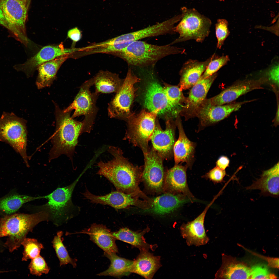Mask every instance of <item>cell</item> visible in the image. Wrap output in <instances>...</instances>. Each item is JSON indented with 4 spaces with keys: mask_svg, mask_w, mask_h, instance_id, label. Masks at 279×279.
<instances>
[{
    "mask_svg": "<svg viewBox=\"0 0 279 279\" xmlns=\"http://www.w3.org/2000/svg\"><path fill=\"white\" fill-rule=\"evenodd\" d=\"M24 247L22 260L27 261L40 255L41 250L43 248L42 244L35 239L25 238L21 243Z\"/></svg>",
    "mask_w": 279,
    "mask_h": 279,
    "instance_id": "e575fe53",
    "label": "cell"
},
{
    "mask_svg": "<svg viewBox=\"0 0 279 279\" xmlns=\"http://www.w3.org/2000/svg\"><path fill=\"white\" fill-rule=\"evenodd\" d=\"M182 17L180 22L174 28V31L179 34V37L171 43H177L191 40L202 42L209 35L211 21L195 9H181Z\"/></svg>",
    "mask_w": 279,
    "mask_h": 279,
    "instance_id": "8992f818",
    "label": "cell"
},
{
    "mask_svg": "<svg viewBox=\"0 0 279 279\" xmlns=\"http://www.w3.org/2000/svg\"><path fill=\"white\" fill-rule=\"evenodd\" d=\"M0 24L5 27L8 30L9 26L7 21L4 17L3 12L0 8Z\"/></svg>",
    "mask_w": 279,
    "mask_h": 279,
    "instance_id": "f6af8a7d",
    "label": "cell"
},
{
    "mask_svg": "<svg viewBox=\"0 0 279 279\" xmlns=\"http://www.w3.org/2000/svg\"><path fill=\"white\" fill-rule=\"evenodd\" d=\"M199 80L204 79L210 76L223 66L227 64L230 59L228 56L223 55L220 57L215 54Z\"/></svg>",
    "mask_w": 279,
    "mask_h": 279,
    "instance_id": "d590c367",
    "label": "cell"
},
{
    "mask_svg": "<svg viewBox=\"0 0 279 279\" xmlns=\"http://www.w3.org/2000/svg\"><path fill=\"white\" fill-rule=\"evenodd\" d=\"M12 271V270H0V274L6 273H8Z\"/></svg>",
    "mask_w": 279,
    "mask_h": 279,
    "instance_id": "7dc6e473",
    "label": "cell"
},
{
    "mask_svg": "<svg viewBox=\"0 0 279 279\" xmlns=\"http://www.w3.org/2000/svg\"><path fill=\"white\" fill-rule=\"evenodd\" d=\"M152 200L151 207L145 211L159 215L169 214L186 204L194 202L182 193L169 192H164L163 194L152 199Z\"/></svg>",
    "mask_w": 279,
    "mask_h": 279,
    "instance_id": "603a6c76",
    "label": "cell"
},
{
    "mask_svg": "<svg viewBox=\"0 0 279 279\" xmlns=\"http://www.w3.org/2000/svg\"><path fill=\"white\" fill-rule=\"evenodd\" d=\"M171 45H158L138 40L116 54L130 65L140 68L149 67L154 66L167 56L185 53L183 48Z\"/></svg>",
    "mask_w": 279,
    "mask_h": 279,
    "instance_id": "277c9868",
    "label": "cell"
},
{
    "mask_svg": "<svg viewBox=\"0 0 279 279\" xmlns=\"http://www.w3.org/2000/svg\"><path fill=\"white\" fill-rule=\"evenodd\" d=\"M26 121L13 112H4L0 118V141L9 144L21 157L29 166L26 152L27 130Z\"/></svg>",
    "mask_w": 279,
    "mask_h": 279,
    "instance_id": "5b68a950",
    "label": "cell"
},
{
    "mask_svg": "<svg viewBox=\"0 0 279 279\" xmlns=\"http://www.w3.org/2000/svg\"><path fill=\"white\" fill-rule=\"evenodd\" d=\"M63 234V232L62 231L57 232L52 242L53 246L59 260L60 266L70 264L73 267L75 268L76 266V261L70 257L64 245L62 237Z\"/></svg>",
    "mask_w": 279,
    "mask_h": 279,
    "instance_id": "836d02e7",
    "label": "cell"
},
{
    "mask_svg": "<svg viewBox=\"0 0 279 279\" xmlns=\"http://www.w3.org/2000/svg\"><path fill=\"white\" fill-rule=\"evenodd\" d=\"M226 174L225 170L216 166L203 176L202 177L209 179L215 183H220L223 182Z\"/></svg>",
    "mask_w": 279,
    "mask_h": 279,
    "instance_id": "60d3db41",
    "label": "cell"
},
{
    "mask_svg": "<svg viewBox=\"0 0 279 279\" xmlns=\"http://www.w3.org/2000/svg\"><path fill=\"white\" fill-rule=\"evenodd\" d=\"M268 71L266 78L269 83L276 89L279 87L278 65L272 66Z\"/></svg>",
    "mask_w": 279,
    "mask_h": 279,
    "instance_id": "b9f144b4",
    "label": "cell"
},
{
    "mask_svg": "<svg viewBox=\"0 0 279 279\" xmlns=\"http://www.w3.org/2000/svg\"><path fill=\"white\" fill-rule=\"evenodd\" d=\"M143 153L144 164L142 181L151 192L157 194L164 192L165 172L163 159L153 148Z\"/></svg>",
    "mask_w": 279,
    "mask_h": 279,
    "instance_id": "7c38bea8",
    "label": "cell"
},
{
    "mask_svg": "<svg viewBox=\"0 0 279 279\" xmlns=\"http://www.w3.org/2000/svg\"><path fill=\"white\" fill-rule=\"evenodd\" d=\"M84 231L88 234L90 240L104 252L107 253L118 252L115 243L116 239L113 236L110 230L105 226L94 223Z\"/></svg>",
    "mask_w": 279,
    "mask_h": 279,
    "instance_id": "83f0119b",
    "label": "cell"
},
{
    "mask_svg": "<svg viewBox=\"0 0 279 279\" xmlns=\"http://www.w3.org/2000/svg\"><path fill=\"white\" fill-rule=\"evenodd\" d=\"M147 251H141L133 261L131 273L140 275L145 278H152L155 273L161 267L160 257L154 256Z\"/></svg>",
    "mask_w": 279,
    "mask_h": 279,
    "instance_id": "4316f807",
    "label": "cell"
},
{
    "mask_svg": "<svg viewBox=\"0 0 279 279\" xmlns=\"http://www.w3.org/2000/svg\"><path fill=\"white\" fill-rule=\"evenodd\" d=\"M212 56L205 61L189 59L185 62L180 71L178 86L181 91L191 88L199 81L212 58Z\"/></svg>",
    "mask_w": 279,
    "mask_h": 279,
    "instance_id": "d4e9b609",
    "label": "cell"
},
{
    "mask_svg": "<svg viewBox=\"0 0 279 279\" xmlns=\"http://www.w3.org/2000/svg\"><path fill=\"white\" fill-rule=\"evenodd\" d=\"M0 246L3 247H5L4 243H3L2 242H0Z\"/></svg>",
    "mask_w": 279,
    "mask_h": 279,
    "instance_id": "c3c4849f",
    "label": "cell"
},
{
    "mask_svg": "<svg viewBox=\"0 0 279 279\" xmlns=\"http://www.w3.org/2000/svg\"><path fill=\"white\" fill-rule=\"evenodd\" d=\"M144 103L149 111L156 113L158 115L165 114L167 119L176 118L179 115L182 108L169 102L163 87L155 80L150 81L146 87Z\"/></svg>",
    "mask_w": 279,
    "mask_h": 279,
    "instance_id": "4fadbf2b",
    "label": "cell"
},
{
    "mask_svg": "<svg viewBox=\"0 0 279 279\" xmlns=\"http://www.w3.org/2000/svg\"><path fill=\"white\" fill-rule=\"evenodd\" d=\"M83 194L85 198L91 203L107 205L117 209L133 206L145 210L150 208L152 204L134 194L126 193L117 190L105 195L98 196L87 190Z\"/></svg>",
    "mask_w": 279,
    "mask_h": 279,
    "instance_id": "5bb4252c",
    "label": "cell"
},
{
    "mask_svg": "<svg viewBox=\"0 0 279 279\" xmlns=\"http://www.w3.org/2000/svg\"><path fill=\"white\" fill-rule=\"evenodd\" d=\"M79 179L67 186L58 188L51 193L44 196V198L47 199L48 202L42 206V211L48 213L49 220L50 219L56 224H60L73 216L72 212L76 207L73 204L71 197Z\"/></svg>",
    "mask_w": 279,
    "mask_h": 279,
    "instance_id": "ba28073f",
    "label": "cell"
},
{
    "mask_svg": "<svg viewBox=\"0 0 279 279\" xmlns=\"http://www.w3.org/2000/svg\"><path fill=\"white\" fill-rule=\"evenodd\" d=\"M148 227L143 231L138 232L133 231L127 228H122L118 231L112 232L114 237L116 239L121 241L139 249L140 251H153L156 246L150 244L145 241L144 235L150 230Z\"/></svg>",
    "mask_w": 279,
    "mask_h": 279,
    "instance_id": "f546056e",
    "label": "cell"
},
{
    "mask_svg": "<svg viewBox=\"0 0 279 279\" xmlns=\"http://www.w3.org/2000/svg\"><path fill=\"white\" fill-rule=\"evenodd\" d=\"M157 114L142 110L127 118L128 128L124 139L140 148L143 153L149 149L148 143L154 131Z\"/></svg>",
    "mask_w": 279,
    "mask_h": 279,
    "instance_id": "52a82bcc",
    "label": "cell"
},
{
    "mask_svg": "<svg viewBox=\"0 0 279 279\" xmlns=\"http://www.w3.org/2000/svg\"><path fill=\"white\" fill-rule=\"evenodd\" d=\"M176 126L175 122L173 121V119H167L166 122V128L163 130L158 122L156 120L150 140L152 148L163 160L169 159L173 156Z\"/></svg>",
    "mask_w": 279,
    "mask_h": 279,
    "instance_id": "e0dca14e",
    "label": "cell"
},
{
    "mask_svg": "<svg viewBox=\"0 0 279 279\" xmlns=\"http://www.w3.org/2000/svg\"><path fill=\"white\" fill-rule=\"evenodd\" d=\"M44 198V196L32 197L13 195L0 199V212L10 214L17 211L24 204L35 200Z\"/></svg>",
    "mask_w": 279,
    "mask_h": 279,
    "instance_id": "d6a6232c",
    "label": "cell"
},
{
    "mask_svg": "<svg viewBox=\"0 0 279 279\" xmlns=\"http://www.w3.org/2000/svg\"><path fill=\"white\" fill-rule=\"evenodd\" d=\"M164 92L169 102L173 105L179 106H183L187 98L183 95L178 86L165 84L163 87Z\"/></svg>",
    "mask_w": 279,
    "mask_h": 279,
    "instance_id": "8d00e7d4",
    "label": "cell"
},
{
    "mask_svg": "<svg viewBox=\"0 0 279 279\" xmlns=\"http://www.w3.org/2000/svg\"><path fill=\"white\" fill-rule=\"evenodd\" d=\"M175 122L179 137L173 147L175 165L185 162L188 168L191 169L195 160L196 143L190 141L186 136L179 115L176 118Z\"/></svg>",
    "mask_w": 279,
    "mask_h": 279,
    "instance_id": "7402d4cb",
    "label": "cell"
},
{
    "mask_svg": "<svg viewBox=\"0 0 279 279\" xmlns=\"http://www.w3.org/2000/svg\"><path fill=\"white\" fill-rule=\"evenodd\" d=\"M215 197L203 211L196 218L186 223H183L180 227V232L187 245L199 246L206 244L209 239L206 233L204 222L206 214L210 206L215 200Z\"/></svg>",
    "mask_w": 279,
    "mask_h": 279,
    "instance_id": "d6986e66",
    "label": "cell"
},
{
    "mask_svg": "<svg viewBox=\"0 0 279 279\" xmlns=\"http://www.w3.org/2000/svg\"><path fill=\"white\" fill-rule=\"evenodd\" d=\"M140 80L129 68L120 89L108 104V114L110 118L127 120L131 114L130 108L135 96L134 85Z\"/></svg>",
    "mask_w": 279,
    "mask_h": 279,
    "instance_id": "8fae6325",
    "label": "cell"
},
{
    "mask_svg": "<svg viewBox=\"0 0 279 279\" xmlns=\"http://www.w3.org/2000/svg\"><path fill=\"white\" fill-rule=\"evenodd\" d=\"M222 264L215 275V278L251 279V267L232 256L222 254Z\"/></svg>",
    "mask_w": 279,
    "mask_h": 279,
    "instance_id": "cb8c5ba5",
    "label": "cell"
},
{
    "mask_svg": "<svg viewBox=\"0 0 279 279\" xmlns=\"http://www.w3.org/2000/svg\"><path fill=\"white\" fill-rule=\"evenodd\" d=\"M229 160L227 157L222 156L220 157L216 161V166L225 170L229 166Z\"/></svg>",
    "mask_w": 279,
    "mask_h": 279,
    "instance_id": "ee69618b",
    "label": "cell"
},
{
    "mask_svg": "<svg viewBox=\"0 0 279 279\" xmlns=\"http://www.w3.org/2000/svg\"><path fill=\"white\" fill-rule=\"evenodd\" d=\"M71 112H64L56 105V129L51 138L49 161L63 154L72 160L78 138L83 133L84 123L73 119Z\"/></svg>",
    "mask_w": 279,
    "mask_h": 279,
    "instance_id": "7a4b0ae2",
    "label": "cell"
},
{
    "mask_svg": "<svg viewBox=\"0 0 279 279\" xmlns=\"http://www.w3.org/2000/svg\"><path fill=\"white\" fill-rule=\"evenodd\" d=\"M95 92L98 93L117 92L123 81L118 74L108 71H101L94 78Z\"/></svg>",
    "mask_w": 279,
    "mask_h": 279,
    "instance_id": "4dcf8cb0",
    "label": "cell"
},
{
    "mask_svg": "<svg viewBox=\"0 0 279 279\" xmlns=\"http://www.w3.org/2000/svg\"><path fill=\"white\" fill-rule=\"evenodd\" d=\"M279 163L262 172L260 177L246 188L247 190L258 189L265 196L277 197L279 196Z\"/></svg>",
    "mask_w": 279,
    "mask_h": 279,
    "instance_id": "484cf974",
    "label": "cell"
},
{
    "mask_svg": "<svg viewBox=\"0 0 279 279\" xmlns=\"http://www.w3.org/2000/svg\"><path fill=\"white\" fill-rule=\"evenodd\" d=\"M78 51V48H65L62 43L56 45L46 46L24 63L15 65L14 68L29 75L43 63L64 55L73 54Z\"/></svg>",
    "mask_w": 279,
    "mask_h": 279,
    "instance_id": "ac0fdd59",
    "label": "cell"
},
{
    "mask_svg": "<svg viewBox=\"0 0 279 279\" xmlns=\"http://www.w3.org/2000/svg\"><path fill=\"white\" fill-rule=\"evenodd\" d=\"M186 165H175L165 172L164 192L182 193L194 202L196 198L190 191L187 183Z\"/></svg>",
    "mask_w": 279,
    "mask_h": 279,
    "instance_id": "44dd1931",
    "label": "cell"
},
{
    "mask_svg": "<svg viewBox=\"0 0 279 279\" xmlns=\"http://www.w3.org/2000/svg\"><path fill=\"white\" fill-rule=\"evenodd\" d=\"M217 75L216 73L208 78L199 80L191 87L180 113L185 117L186 120L196 117L198 109L205 99Z\"/></svg>",
    "mask_w": 279,
    "mask_h": 279,
    "instance_id": "ffe728a7",
    "label": "cell"
},
{
    "mask_svg": "<svg viewBox=\"0 0 279 279\" xmlns=\"http://www.w3.org/2000/svg\"><path fill=\"white\" fill-rule=\"evenodd\" d=\"M215 29L217 40V48L220 49L230 34L227 21L224 19H218L215 25Z\"/></svg>",
    "mask_w": 279,
    "mask_h": 279,
    "instance_id": "f35d334b",
    "label": "cell"
},
{
    "mask_svg": "<svg viewBox=\"0 0 279 279\" xmlns=\"http://www.w3.org/2000/svg\"><path fill=\"white\" fill-rule=\"evenodd\" d=\"M279 104H278V107L276 112V116L274 120V123L276 125L278 124L279 123Z\"/></svg>",
    "mask_w": 279,
    "mask_h": 279,
    "instance_id": "bcb514c9",
    "label": "cell"
},
{
    "mask_svg": "<svg viewBox=\"0 0 279 279\" xmlns=\"http://www.w3.org/2000/svg\"><path fill=\"white\" fill-rule=\"evenodd\" d=\"M49 216L47 212L42 211L31 214H16L1 218L0 238L7 237L4 243L5 247L10 252L17 249L27 234L39 223L48 220Z\"/></svg>",
    "mask_w": 279,
    "mask_h": 279,
    "instance_id": "3957f363",
    "label": "cell"
},
{
    "mask_svg": "<svg viewBox=\"0 0 279 279\" xmlns=\"http://www.w3.org/2000/svg\"><path fill=\"white\" fill-rule=\"evenodd\" d=\"M108 151L113 158L107 162H99L97 164L99 169L97 174L106 178L117 190L134 194L151 202L152 199L146 195L139 186L142 181L143 166L142 167L133 165L123 156L122 151L117 147L110 146Z\"/></svg>",
    "mask_w": 279,
    "mask_h": 279,
    "instance_id": "6da1fadb",
    "label": "cell"
},
{
    "mask_svg": "<svg viewBox=\"0 0 279 279\" xmlns=\"http://www.w3.org/2000/svg\"><path fill=\"white\" fill-rule=\"evenodd\" d=\"M28 268L31 274L38 276L43 274H47L50 270L44 258L40 255L31 259Z\"/></svg>",
    "mask_w": 279,
    "mask_h": 279,
    "instance_id": "74e56055",
    "label": "cell"
},
{
    "mask_svg": "<svg viewBox=\"0 0 279 279\" xmlns=\"http://www.w3.org/2000/svg\"><path fill=\"white\" fill-rule=\"evenodd\" d=\"M251 279H276L277 277L271 273L266 265H254L251 267Z\"/></svg>",
    "mask_w": 279,
    "mask_h": 279,
    "instance_id": "ab89813d",
    "label": "cell"
},
{
    "mask_svg": "<svg viewBox=\"0 0 279 279\" xmlns=\"http://www.w3.org/2000/svg\"><path fill=\"white\" fill-rule=\"evenodd\" d=\"M94 84V78L86 81L81 86L79 92L72 103L63 110L64 112L74 110L71 117L73 118L82 115L84 116L83 133L90 132L97 112L96 105L98 93H91L90 87Z\"/></svg>",
    "mask_w": 279,
    "mask_h": 279,
    "instance_id": "30bf717a",
    "label": "cell"
},
{
    "mask_svg": "<svg viewBox=\"0 0 279 279\" xmlns=\"http://www.w3.org/2000/svg\"><path fill=\"white\" fill-rule=\"evenodd\" d=\"M205 99L199 107L196 114V117L198 118L200 122L198 131L224 119L232 113L238 110L243 104L253 100L233 102L214 106L208 103Z\"/></svg>",
    "mask_w": 279,
    "mask_h": 279,
    "instance_id": "9a60e30c",
    "label": "cell"
},
{
    "mask_svg": "<svg viewBox=\"0 0 279 279\" xmlns=\"http://www.w3.org/2000/svg\"><path fill=\"white\" fill-rule=\"evenodd\" d=\"M29 2V0H0V8L8 25V30L26 47L29 42L25 27Z\"/></svg>",
    "mask_w": 279,
    "mask_h": 279,
    "instance_id": "9c48e42d",
    "label": "cell"
},
{
    "mask_svg": "<svg viewBox=\"0 0 279 279\" xmlns=\"http://www.w3.org/2000/svg\"><path fill=\"white\" fill-rule=\"evenodd\" d=\"M104 255L110 260V265L108 269L97 275L119 277L131 273L130 270L133 261L119 257L115 253L104 252Z\"/></svg>",
    "mask_w": 279,
    "mask_h": 279,
    "instance_id": "1f68e13d",
    "label": "cell"
},
{
    "mask_svg": "<svg viewBox=\"0 0 279 279\" xmlns=\"http://www.w3.org/2000/svg\"><path fill=\"white\" fill-rule=\"evenodd\" d=\"M72 55H64L40 65L37 69L38 74L36 84L38 89H40L50 86L55 79L61 66Z\"/></svg>",
    "mask_w": 279,
    "mask_h": 279,
    "instance_id": "f1b7e54d",
    "label": "cell"
},
{
    "mask_svg": "<svg viewBox=\"0 0 279 279\" xmlns=\"http://www.w3.org/2000/svg\"><path fill=\"white\" fill-rule=\"evenodd\" d=\"M267 82L265 78L257 80L237 81L223 90L216 96L205 100L211 105L218 106L228 104L241 96L255 89H262V85Z\"/></svg>",
    "mask_w": 279,
    "mask_h": 279,
    "instance_id": "2e32d148",
    "label": "cell"
},
{
    "mask_svg": "<svg viewBox=\"0 0 279 279\" xmlns=\"http://www.w3.org/2000/svg\"><path fill=\"white\" fill-rule=\"evenodd\" d=\"M67 37L72 41V48H74L76 43L79 41L82 37L81 31L75 27L69 30L67 34Z\"/></svg>",
    "mask_w": 279,
    "mask_h": 279,
    "instance_id": "7bdbcfd3",
    "label": "cell"
}]
</instances>
